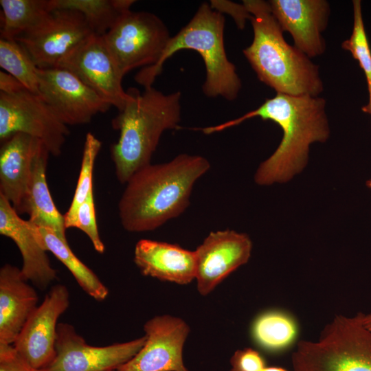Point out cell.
<instances>
[{
    "label": "cell",
    "instance_id": "cell-13",
    "mask_svg": "<svg viewBox=\"0 0 371 371\" xmlns=\"http://www.w3.org/2000/svg\"><path fill=\"white\" fill-rule=\"evenodd\" d=\"M69 306V292L62 284L53 286L30 315L13 346L31 366L43 370L56 355L58 320Z\"/></svg>",
    "mask_w": 371,
    "mask_h": 371
},
{
    "label": "cell",
    "instance_id": "cell-29",
    "mask_svg": "<svg viewBox=\"0 0 371 371\" xmlns=\"http://www.w3.org/2000/svg\"><path fill=\"white\" fill-rule=\"evenodd\" d=\"M74 227L82 230L87 234L97 252L104 253L105 247L98 232L93 192L79 206Z\"/></svg>",
    "mask_w": 371,
    "mask_h": 371
},
{
    "label": "cell",
    "instance_id": "cell-32",
    "mask_svg": "<svg viewBox=\"0 0 371 371\" xmlns=\"http://www.w3.org/2000/svg\"><path fill=\"white\" fill-rule=\"evenodd\" d=\"M218 6L219 8L216 9L217 11L221 13L225 11L231 14L240 29L244 27L247 19L251 20V15L243 3L240 5L230 1H212V8H217Z\"/></svg>",
    "mask_w": 371,
    "mask_h": 371
},
{
    "label": "cell",
    "instance_id": "cell-20",
    "mask_svg": "<svg viewBox=\"0 0 371 371\" xmlns=\"http://www.w3.org/2000/svg\"><path fill=\"white\" fill-rule=\"evenodd\" d=\"M134 262L146 276L179 284H186L196 277L194 251L175 244L141 239L135 245Z\"/></svg>",
    "mask_w": 371,
    "mask_h": 371
},
{
    "label": "cell",
    "instance_id": "cell-9",
    "mask_svg": "<svg viewBox=\"0 0 371 371\" xmlns=\"http://www.w3.org/2000/svg\"><path fill=\"white\" fill-rule=\"evenodd\" d=\"M56 67L65 69L100 97L122 111L133 95L122 85L123 76L103 36L92 34L67 54Z\"/></svg>",
    "mask_w": 371,
    "mask_h": 371
},
{
    "label": "cell",
    "instance_id": "cell-34",
    "mask_svg": "<svg viewBox=\"0 0 371 371\" xmlns=\"http://www.w3.org/2000/svg\"><path fill=\"white\" fill-rule=\"evenodd\" d=\"M361 319L363 326L371 331V313L368 314L361 313Z\"/></svg>",
    "mask_w": 371,
    "mask_h": 371
},
{
    "label": "cell",
    "instance_id": "cell-14",
    "mask_svg": "<svg viewBox=\"0 0 371 371\" xmlns=\"http://www.w3.org/2000/svg\"><path fill=\"white\" fill-rule=\"evenodd\" d=\"M145 343L140 350L116 371H189L183 348L189 328L180 318L156 316L144 326Z\"/></svg>",
    "mask_w": 371,
    "mask_h": 371
},
{
    "label": "cell",
    "instance_id": "cell-33",
    "mask_svg": "<svg viewBox=\"0 0 371 371\" xmlns=\"http://www.w3.org/2000/svg\"><path fill=\"white\" fill-rule=\"evenodd\" d=\"M25 87L15 78L7 72L0 71V91L7 93H14Z\"/></svg>",
    "mask_w": 371,
    "mask_h": 371
},
{
    "label": "cell",
    "instance_id": "cell-21",
    "mask_svg": "<svg viewBox=\"0 0 371 371\" xmlns=\"http://www.w3.org/2000/svg\"><path fill=\"white\" fill-rule=\"evenodd\" d=\"M49 153L42 143L35 155L28 184L26 214L28 221L38 227L52 229L60 239L67 241L64 215L56 208L46 179Z\"/></svg>",
    "mask_w": 371,
    "mask_h": 371
},
{
    "label": "cell",
    "instance_id": "cell-10",
    "mask_svg": "<svg viewBox=\"0 0 371 371\" xmlns=\"http://www.w3.org/2000/svg\"><path fill=\"white\" fill-rule=\"evenodd\" d=\"M145 336L106 346L88 344L74 327L58 323L56 355L41 371H111L132 359L143 347Z\"/></svg>",
    "mask_w": 371,
    "mask_h": 371
},
{
    "label": "cell",
    "instance_id": "cell-37",
    "mask_svg": "<svg viewBox=\"0 0 371 371\" xmlns=\"http://www.w3.org/2000/svg\"><path fill=\"white\" fill-rule=\"evenodd\" d=\"M367 186L371 188V180L367 181Z\"/></svg>",
    "mask_w": 371,
    "mask_h": 371
},
{
    "label": "cell",
    "instance_id": "cell-16",
    "mask_svg": "<svg viewBox=\"0 0 371 371\" xmlns=\"http://www.w3.org/2000/svg\"><path fill=\"white\" fill-rule=\"evenodd\" d=\"M269 3L282 31L291 34L296 48L308 58L324 52L322 33L327 26L330 13L326 1L271 0Z\"/></svg>",
    "mask_w": 371,
    "mask_h": 371
},
{
    "label": "cell",
    "instance_id": "cell-18",
    "mask_svg": "<svg viewBox=\"0 0 371 371\" xmlns=\"http://www.w3.org/2000/svg\"><path fill=\"white\" fill-rule=\"evenodd\" d=\"M42 144L24 133H15L1 142L0 194L18 214H26L28 184L33 161Z\"/></svg>",
    "mask_w": 371,
    "mask_h": 371
},
{
    "label": "cell",
    "instance_id": "cell-31",
    "mask_svg": "<svg viewBox=\"0 0 371 371\" xmlns=\"http://www.w3.org/2000/svg\"><path fill=\"white\" fill-rule=\"evenodd\" d=\"M0 371H41L31 366L13 345L0 344Z\"/></svg>",
    "mask_w": 371,
    "mask_h": 371
},
{
    "label": "cell",
    "instance_id": "cell-26",
    "mask_svg": "<svg viewBox=\"0 0 371 371\" xmlns=\"http://www.w3.org/2000/svg\"><path fill=\"white\" fill-rule=\"evenodd\" d=\"M0 66L27 89L40 95L37 67L16 40L0 38Z\"/></svg>",
    "mask_w": 371,
    "mask_h": 371
},
{
    "label": "cell",
    "instance_id": "cell-6",
    "mask_svg": "<svg viewBox=\"0 0 371 371\" xmlns=\"http://www.w3.org/2000/svg\"><path fill=\"white\" fill-rule=\"evenodd\" d=\"M294 371H371V331L361 313L337 316L318 341H301L293 352Z\"/></svg>",
    "mask_w": 371,
    "mask_h": 371
},
{
    "label": "cell",
    "instance_id": "cell-35",
    "mask_svg": "<svg viewBox=\"0 0 371 371\" xmlns=\"http://www.w3.org/2000/svg\"><path fill=\"white\" fill-rule=\"evenodd\" d=\"M368 90L369 94V100L368 103L361 107L362 111L364 113H368L371 115V84H368Z\"/></svg>",
    "mask_w": 371,
    "mask_h": 371
},
{
    "label": "cell",
    "instance_id": "cell-12",
    "mask_svg": "<svg viewBox=\"0 0 371 371\" xmlns=\"http://www.w3.org/2000/svg\"><path fill=\"white\" fill-rule=\"evenodd\" d=\"M36 73L40 96L67 126L87 124L111 106L65 69L37 68Z\"/></svg>",
    "mask_w": 371,
    "mask_h": 371
},
{
    "label": "cell",
    "instance_id": "cell-25",
    "mask_svg": "<svg viewBox=\"0 0 371 371\" xmlns=\"http://www.w3.org/2000/svg\"><path fill=\"white\" fill-rule=\"evenodd\" d=\"M297 324L289 314L269 311L260 315L252 326V335L262 348L270 351L282 350L295 339Z\"/></svg>",
    "mask_w": 371,
    "mask_h": 371
},
{
    "label": "cell",
    "instance_id": "cell-4",
    "mask_svg": "<svg viewBox=\"0 0 371 371\" xmlns=\"http://www.w3.org/2000/svg\"><path fill=\"white\" fill-rule=\"evenodd\" d=\"M131 92L132 98L111 122L120 133L111 147V157L122 183L151 164L163 133L179 128L181 115L180 91L165 94L150 87L141 94L137 89Z\"/></svg>",
    "mask_w": 371,
    "mask_h": 371
},
{
    "label": "cell",
    "instance_id": "cell-19",
    "mask_svg": "<svg viewBox=\"0 0 371 371\" xmlns=\"http://www.w3.org/2000/svg\"><path fill=\"white\" fill-rule=\"evenodd\" d=\"M28 282L16 266L0 269V344L13 345L38 306V293Z\"/></svg>",
    "mask_w": 371,
    "mask_h": 371
},
{
    "label": "cell",
    "instance_id": "cell-3",
    "mask_svg": "<svg viewBox=\"0 0 371 371\" xmlns=\"http://www.w3.org/2000/svg\"><path fill=\"white\" fill-rule=\"evenodd\" d=\"M254 30L243 54L258 79L277 93L317 97L323 91L319 68L304 53L289 45L269 2L245 0Z\"/></svg>",
    "mask_w": 371,
    "mask_h": 371
},
{
    "label": "cell",
    "instance_id": "cell-27",
    "mask_svg": "<svg viewBox=\"0 0 371 371\" xmlns=\"http://www.w3.org/2000/svg\"><path fill=\"white\" fill-rule=\"evenodd\" d=\"M101 147L102 142L93 134L88 133L86 135L76 188L71 205L64 214L66 229L74 227L79 206L93 192V171Z\"/></svg>",
    "mask_w": 371,
    "mask_h": 371
},
{
    "label": "cell",
    "instance_id": "cell-8",
    "mask_svg": "<svg viewBox=\"0 0 371 371\" xmlns=\"http://www.w3.org/2000/svg\"><path fill=\"white\" fill-rule=\"evenodd\" d=\"M18 133L38 139L56 157L69 135L43 99L25 87L10 93L0 91V142Z\"/></svg>",
    "mask_w": 371,
    "mask_h": 371
},
{
    "label": "cell",
    "instance_id": "cell-38",
    "mask_svg": "<svg viewBox=\"0 0 371 371\" xmlns=\"http://www.w3.org/2000/svg\"><path fill=\"white\" fill-rule=\"evenodd\" d=\"M111 371H116V370H111Z\"/></svg>",
    "mask_w": 371,
    "mask_h": 371
},
{
    "label": "cell",
    "instance_id": "cell-23",
    "mask_svg": "<svg viewBox=\"0 0 371 371\" xmlns=\"http://www.w3.org/2000/svg\"><path fill=\"white\" fill-rule=\"evenodd\" d=\"M134 0H49L50 8L71 10L82 14L94 34L105 35L130 11Z\"/></svg>",
    "mask_w": 371,
    "mask_h": 371
},
{
    "label": "cell",
    "instance_id": "cell-17",
    "mask_svg": "<svg viewBox=\"0 0 371 371\" xmlns=\"http://www.w3.org/2000/svg\"><path fill=\"white\" fill-rule=\"evenodd\" d=\"M0 234L10 238L23 260L21 271L40 289L47 288L57 277L51 265L36 226L19 216L10 202L0 194Z\"/></svg>",
    "mask_w": 371,
    "mask_h": 371
},
{
    "label": "cell",
    "instance_id": "cell-30",
    "mask_svg": "<svg viewBox=\"0 0 371 371\" xmlns=\"http://www.w3.org/2000/svg\"><path fill=\"white\" fill-rule=\"evenodd\" d=\"M230 371H262L266 367L262 356L250 348L236 351L230 359Z\"/></svg>",
    "mask_w": 371,
    "mask_h": 371
},
{
    "label": "cell",
    "instance_id": "cell-24",
    "mask_svg": "<svg viewBox=\"0 0 371 371\" xmlns=\"http://www.w3.org/2000/svg\"><path fill=\"white\" fill-rule=\"evenodd\" d=\"M1 38L14 39L40 25L52 12L49 0H0Z\"/></svg>",
    "mask_w": 371,
    "mask_h": 371
},
{
    "label": "cell",
    "instance_id": "cell-2",
    "mask_svg": "<svg viewBox=\"0 0 371 371\" xmlns=\"http://www.w3.org/2000/svg\"><path fill=\"white\" fill-rule=\"evenodd\" d=\"M210 168L200 155L181 154L171 161L150 164L135 172L118 203L124 229L154 230L181 215L190 204L195 182Z\"/></svg>",
    "mask_w": 371,
    "mask_h": 371
},
{
    "label": "cell",
    "instance_id": "cell-11",
    "mask_svg": "<svg viewBox=\"0 0 371 371\" xmlns=\"http://www.w3.org/2000/svg\"><path fill=\"white\" fill-rule=\"evenodd\" d=\"M93 34L81 13L52 10L37 27L15 38L38 69L56 67L71 50Z\"/></svg>",
    "mask_w": 371,
    "mask_h": 371
},
{
    "label": "cell",
    "instance_id": "cell-5",
    "mask_svg": "<svg viewBox=\"0 0 371 371\" xmlns=\"http://www.w3.org/2000/svg\"><path fill=\"white\" fill-rule=\"evenodd\" d=\"M225 17L207 3H203L190 22L175 36H171L156 64L141 69L135 81L144 88L153 87L161 73L165 61L181 49L198 52L205 67L203 93L209 98H236L241 89L235 65L226 55L224 45Z\"/></svg>",
    "mask_w": 371,
    "mask_h": 371
},
{
    "label": "cell",
    "instance_id": "cell-36",
    "mask_svg": "<svg viewBox=\"0 0 371 371\" xmlns=\"http://www.w3.org/2000/svg\"><path fill=\"white\" fill-rule=\"evenodd\" d=\"M262 371H289L284 368L277 366H266Z\"/></svg>",
    "mask_w": 371,
    "mask_h": 371
},
{
    "label": "cell",
    "instance_id": "cell-22",
    "mask_svg": "<svg viewBox=\"0 0 371 371\" xmlns=\"http://www.w3.org/2000/svg\"><path fill=\"white\" fill-rule=\"evenodd\" d=\"M41 242L71 272L82 289L98 301L105 300L109 290L98 276L72 251L68 242L60 239L52 229L36 226Z\"/></svg>",
    "mask_w": 371,
    "mask_h": 371
},
{
    "label": "cell",
    "instance_id": "cell-1",
    "mask_svg": "<svg viewBox=\"0 0 371 371\" xmlns=\"http://www.w3.org/2000/svg\"><path fill=\"white\" fill-rule=\"evenodd\" d=\"M325 105V100L318 96L277 93L240 117L201 131L207 135L220 132L255 117L276 122L283 131L282 141L276 151L259 166L254 179L261 186L282 183L305 166L312 143L328 139L330 130Z\"/></svg>",
    "mask_w": 371,
    "mask_h": 371
},
{
    "label": "cell",
    "instance_id": "cell-15",
    "mask_svg": "<svg viewBox=\"0 0 371 371\" xmlns=\"http://www.w3.org/2000/svg\"><path fill=\"white\" fill-rule=\"evenodd\" d=\"M252 249L249 237L234 230L212 232L194 251L199 292L205 295L249 260Z\"/></svg>",
    "mask_w": 371,
    "mask_h": 371
},
{
    "label": "cell",
    "instance_id": "cell-7",
    "mask_svg": "<svg viewBox=\"0 0 371 371\" xmlns=\"http://www.w3.org/2000/svg\"><path fill=\"white\" fill-rule=\"evenodd\" d=\"M103 36L123 76L135 68L156 64L171 38L157 15L131 10Z\"/></svg>",
    "mask_w": 371,
    "mask_h": 371
},
{
    "label": "cell",
    "instance_id": "cell-28",
    "mask_svg": "<svg viewBox=\"0 0 371 371\" xmlns=\"http://www.w3.org/2000/svg\"><path fill=\"white\" fill-rule=\"evenodd\" d=\"M353 28L350 37L344 41L341 47L351 53L363 71L367 84H371V50L366 36L361 2L353 0Z\"/></svg>",
    "mask_w": 371,
    "mask_h": 371
}]
</instances>
